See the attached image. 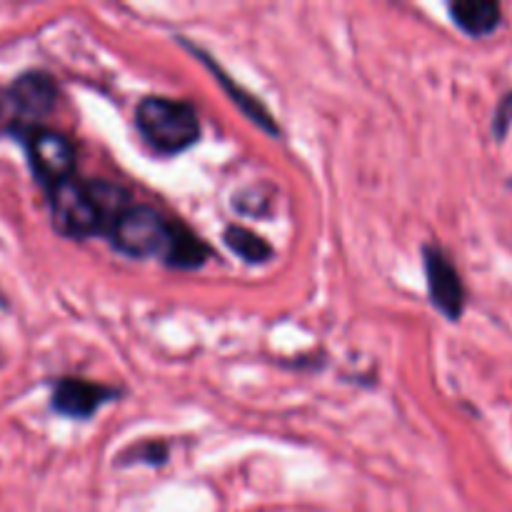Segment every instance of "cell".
Here are the masks:
<instances>
[{"instance_id": "obj_10", "label": "cell", "mask_w": 512, "mask_h": 512, "mask_svg": "<svg viewBox=\"0 0 512 512\" xmlns=\"http://www.w3.org/2000/svg\"><path fill=\"white\" fill-rule=\"evenodd\" d=\"M213 250L205 240H200L185 223L175 220L173 238H170L168 250L163 255V263L173 270H198L210 260Z\"/></svg>"}, {"instance_id": "obj_1", "label": "cell", "mask_w": 512, "mask_h": 512, "mask_svg": "<svg viewBox=\"0 0 512 512\" xmlns=\"http://www.w3.org/2000/svg\"><path fill=\"white\" fill-rule=\"evenodd\" d=\"M135 128L155 155L173 158L200 140L198 110L188 100L145 95L135 105Z\"/></svg>"}, {"instance_id": "obj_6", "label": "cell", "mask_w": 512, "mask_h": 512, "mask_svg": "<svg viewBox=\"0 0 512 512\" xmlns=\"http://www.w3.org/2000/svg\"><path fill=\"white\" fill-rule=\"evenodd\" d=\"M423 268L433 308L448 320L458 323L465 310V285L453 260L448 258L443 248L428 243L423 245Z\"/></svg>"}, {"instance_id": "obj_8", "label": "cell", "mask_w": 512, "mask_h": 512, "mask_svg": "<svg viewBox=\"0 0 512 512\" xmlns=\"http://www.w3.org/2000/svg\"><path fill=\"white\" fill-rule=\"evenodd\" d=\"M180 43H183L185 48H188L190 53L195 55V58H200V63H203L205 68H208L210 73L215 75V78H218L220 88H223L225 95H228V98L233 100L235 105H238V110L245 115V118L250 120V123L258 125V128L263 130V133H268V135H273V138H278V135H280L278 123H275V118H273V115H270V110L265 108V105L260 103V100L255 98V95H250L248 90L243 88V85L235 83V80L230 78V75L225 73V70L220 68L218 63H215V58H210V55L205 53V50H200L198 45H190L188 40H183V38H180Z\"/></svg>"}, {"instance_id": "obj_2", "label": "cell", "mask_w": 512, "mask_h": 512, "mask_svg": "<svg viewBox=\"0 0 512 512\" xmlns=\"http://www.w3.org/2000/svg\"><path fill=\"white\" fill-rule=\"evenodd\" d=\"M58 103V83L45 70H25L13 83L0 85V133L23 140L43 128Z\"/></svg>"}, {"instance_id": "obj_7", "label": "cell", "mask_w": 512, "mask_h": 512, "mask_svg": "<svg viewBox=\"0 0 512 512\" xmlns=\"http://www.w3.org/2000/svg\"><path fill=\"white\" fill-rule=\"evenodd\" d=\"M118 390L110 385L93 383L85 378H60L53 385L50 395V408L63 418L90 420L103 405L113 403L118 398Z\"/></svg>"}, {"instance_id": "obj_5", "label": "cell", "mask_w": 512, "mask_h": 512, "mask_svg": "<svg viewBox=\"0 0 512 512\" xmlns=\"http://www.w3.org/2000/svg\"><path fill=\"white\" fill-rule=\"evenodd\" d=\"M25 153H28L30 170H33L35 180L43 185L45 190L55 188L63 180L73 178L75 170V148L60 130L53 128H38L23 138Z\"/></svg>"}, {"instance_id": "obj_13", "label": "cell", "mask_w": 512, "mask_h": 512, "mask_svg": "<svg viewBox=\"0 0 512 512\" xmlns=\"http://www.w3.org/2000/svg\"><path fill=\"white\" fill-rule=\"evenodd\" d=\"M512 125V93L503 95V100L498 103V110H495V118H493V133L495 138L503 140L508 135Z\"/></svg>"}, {"instance_id": "obj_4", "label": "cell", "mask_w": 512, "mask_h": 512, "mask_svg": "<svg viewBox=\"0 0 512 512\" xmlns=\"http://www.w3.org/2000/svg\"><path fill=\"white\" fill-rule=\"evenodd\" d=\"M45 193H48L55 233L68 240H88L93 235H103V215L90 195L88 180H63Z\"/></svg>"}, {"instance_id": "obj_3", "label": "cell", "mask_w": 512, "mask_h": 512, "mask_svg": "<svg viewBox=\"0 0 512 512\" xmlns=\"http://www.w3.org/2000/svg\"><path fill=\"white\" fill-rule=\"evenodd\" d=\"M173 228L175 220L165 218L153 205L133 200L128 208H123L110 220L103 235L113 245L115 253L125 255V258L163 260L170 238H173Z\"/></svg>"}, {"instance_id": "obj_11", "label": "cell", "mask_w": 512, "mask_h": 512, "mask_svg": "<svg viewBox=\"0 0 512 512\" xmlns=\"http://www.w3.org/2000/svg\"><path fill=\"white\" fill-rule=\"evenodd\" d=\"M223 243L248 265H265L275 255L273 245L245 225H228L223 230Z\"/></svg>"}, {"instance_id": "obj_9", "label": "cell", "mask_w": 512, "mask_h": 512, "mask_svg": "<svg viewBox=\"0 0 512 512\" xmlns=\"http://www.w3.org/2000/svg\"><path fill=\"white\" fill-rule=\"evenodd\" d=\"M448 10L453 23L470 38H488L503 25V8L495 0H458Z\"/></svg>"}, {"instance_id": "obj_14", "label": "cell", "mask_w": 512, "mask_h": 512, "mask_svg": "<svg viewBox=\"0 0 512 512\" xmlns=\"http://www.w3.org/2000/svg\"><path fill=\"white\" fill-rule=\"evenodd\" d=\"M3 305H5V303H3V295H0V308H3Z\"/></svg>"}, {"instance_id": "obj_12", "label": "cell", "mask_w": 512, "mask_h": 512, "mask_svg": "<svg viewBox=\"0 0 512 512\" xmlns=\"http://www.w3.org/2000/svg\"><path fill=\"white\" fill-rule=\"evenodd\" d=\"M118 460V465H163L168 460V445L160 440H148V443L128 448Z\"/></svg>"}]
</instances>
